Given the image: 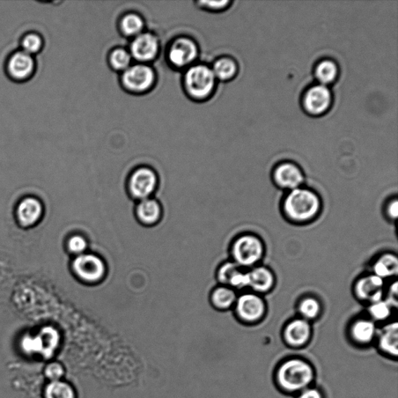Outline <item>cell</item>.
<instances>
[{"mask_svg":"<svg viewBox=\"0 0 398 398\" xmlns=\"http://www.w3.org/2000/svg\"><path fill=\"white\" fill-rule=\"evenodd\" d=\"M198 49L196 43L188 38L174 40L168 51L169 61L176 68H184L196 60Z\"/></svg>","mask_w":398,"mask_h":398,"instance_id":"9c48e42d","label":"cell"},{"mask_svg":"<svg viewBox=\"0 0 398 398\" xmlns=\"http://www.w3.org/2000/svg\"><path fill=\"white\" fill-rule=\"evenodd\" d=\"M311 334V326L304 319L294 320L287 326L285 330L287 342L294 346L305 344Z\"/></svg>","mask_w":398,"mask_h":398,"instance_id":"ac0fdd59","label":"cell"},{"mask_svg":"<svg viewBox=\"0 0 398 398\" xmlns=\"http://www.w3.org/2000/svg\"><path fill=\"white\" fill-rule=\"evenodd\" d=\"M383 280L373 275L360 279L357 285L358 296L363 300L372 302L380 301L383 297Z\"/></svg>","mask_w":398,"mask_h":398,"instance_id":"9a60e30c","label":"cell"},{"mask_svg":"<svg viewBox=\"0 0 398 398\" xmlns=\"http://www.w3.org/2000/svg\"><path fill=\"white\" fill-rule=\"evenodd\" d=\"M248 286L257 292H267L274 284V277L271 272L264 267H259L248 272Z\"/></svg>","mask_w":398,"mask_h":398,"instance_id":"d6986e66","label":"cell"},{"mask_svg":"<svg viewBox=\"0 0 398 398\" xmlns=\"http://www.w3.org/2000/svg\"><path fill=\"white\" fill-rule=\"evenodd\" d=\"M139 222L144 226H154L159 223L162 217V208L158 201L146 198L139 203L136 209Z\"/></svg>","mask_w":398,"mask_h":398,"instance_id":"2e32d148","label":"cell"},{"mask_svg":"<svg viewBox=\"0 0 398 398\" xmlns=\"http://www.w3.org/2000/svg\"><path fill=\"white\" fill-rule=\"evenodd\" d=\"M333 103V94L328 86L316 84L309 87L304 95L302 104L305 112L312 116H321L328 112Z\"/></svg>","mask_w":398,"mask_h":398,"instance_id":"52a82bcc","label":"cell"},{"mask_svg":"<svg viewBox=\"0 0 398 398\" xmlns=\"http://www.w3.org/2000/svg\"><path fill=\"white\" fill-rule=\"evenodd\" d=\"M72 269L76 276L87 283H97L106 275V264L97 255L83 254L72 262Z\"/></svg>","mask_w":398,"mask_h":398,"instance_id":"277c9868","label":"cell"},{"mask_svg":"<svg viewBox=\"0 0 398 398\" xmlns=\"http://www.w3.org/2000/svg\"><path fill=\"white\" fill-rule=\"evenodd\" d=\"M206 9L211 11H222L231 4L230 1H219V2H201L200 3Z\"/></svg>","mask_w":398,"mask_h":398,"instance_id":"e575fe53","label":"cell"},{"mask_svg":"<svg viewBox=\"0 0 398 398\" xmlns=\"http://www.w3.org/2000/svg\"><path fill=\"white\" fill-rule=\"evenodd\" d=\"M314 379V371L303 360L291 359L279 368L278 380L279 385L288 392H302Z\"/></svg>","mask_w":398,"mask_h":398,"instance_id":"7a4b0ae2","label":"cell"},{"mask_svg":"<svg viewBox=\"0 0 398 398\" xmlns=\"http://www.w3.org/2000/svg\"><path fill=\"white\" fill-rule=\"evenodd\" d=\"M217 79L207 65L191 66L184 76L187 93L195 100L208 98L215 89Z\"/></svg>","mask_w":398,"mask_h":398,"instance_id":"3957f363","label":"cell"},{"mask_svg":"<svg viewBox=\"0 0 398 398\" xmlns=\"http://www.w3.org/2000/svg\"><path fill=\"white\" fill-rule=\"evenodd\" d=\"M240 270L239 265L236 263H226L219 271L218 278L221 283L229 284L232 277Z\"/></svg>","mask_w":398,"mask_h":398,"instance_id":"836d02e7","label":"cell"},{"mask_svg":"<svg viewBox=\"0 0 398 398\" xmlns=\"http://www.w3.org/2000/svg\"><path fill=\"white\" fill-rule=\"evenodd\" d=\"M124 86L131 92L143 93L149 91L155 83V72L150 66L143 63L131 65L123 72Z\"/></svg>","mask_w":398,"mask_h":398,"instance_id":"8992f818","label":"cell"},{"mask_svg":"<svg viewBox=\"0 0 398 398\" xmlns=\"http://www.w3.org/2000/svg\"><path fill=\"white\" fill-rule=\"evenodd\" d=\"M75 387L63 380L48 382L43 390L44 398H77Z\"/></svg>","mask_w":398,"mask_h":398,"instance_id":"44dd1931","label":"cell"},{"mask_svg":"<svg viewBox=\"0 0 398 398\" xmlns=\"http://www.w3.org/2000/svg\"><path fill=\"white\" fill-rule=\"evenodd\" d=\"M68 246L71 253L78 256L85 253L88 243L83 236L75 235L69 239Z\"/></svg>","mask_w":398,"mask_h":398,"instance_id":"1f68e13d","label":"cell"},{"mask_svg":"<svg viewBox=\"0 0 398 398\" xmlns=\"http://www.w3.org/2000/svg\"><path fill=\"white\" fill-rule=\"evenodd\" d=\"M299 398H322V394L319 390L314 388H306L302 390Z\"/></svg>","mask_w":398,"mask_h":398,"instance_id":"d590c367","label":"cell"},{"mask_svg":"<svg viewBox=\"0 0 398 398\" xmlns=\"http://www.w3.org/2000/svg\"><path fill=\"white\" fill-rule=\"evenodd\" d=\"M373 318L377 320H385L390 314V304L387 302L378 301L373 303L370 308Z\"/></svg>","mask_w":398,"mask_h":398,"instance_id":"d6a6232c","label":"cell"},{"mask_svg":"<svg viewBox=\"0 0 398 398\" xmlns=\"http://www.w3.org/2000/svg\"><path fill=\"white\" fill-rule=\"evenodd\" d=\"M43 206L38 198H26L18 205L17 216L19 223L24 226L34 225L41 219Z\"/></svg>","mask_w":398,"mask_h":398,"instance_id":"5bb4252c","label":"cell"},{"mask_svg":"<svg viewBox=\"0 0 398 398\" xmlns=\"http://www.w3.org/2000/svg\"><path fill=\"white\" fill-rule=\"evenodd\" d=\"M314 75L319 84L328 86L337 80L339 75V68L335 61L323 60L316 64Z\"/></svg>","mask_w":398,"mask_h":398,"instance_id":"ffe728a7","label":"cell"},{"mask_svg":"<svg viewBox=\"0 0 398 398\" xmlns=\"http://www.w3.org/2000/svg\"><path fill=\"white\" fill-rule=\"evenodd\" d=\"M37 336L41 345L40 357L46 359L53 357L61 342V336L58 330L53 327L46 326L40 330Z\"/></svg>","mask_w":398,"mask_h":398,"instance_id":"e0dca14e","label":"cell"},{"mask_svg":"<svg viewBox=\"0 0 398 398\" xmlns=\"http://www.w3.org/2000/svg\"><path fill=\"white\" fill-rule=\"evenodd\" d=\"M398 213V204L397 201L395 200L389 205L388 207V214L390 217L396 219L397 217Z\"/></svg>","mask_w":398,"mask_h":398,"instance_id":"8d00e7d4","label":"cell"},{"mask_svg":"<svg viewBox=\"0 0 398 398\" xmlns=\"http://www.w3.org/2000/svg\"><path fill=\"white\" fill-rule=\"evenodd\" d=\"M274 179L280 187L288 189L298 188L304 180L303 172L296 165L286 162L275 169Z\"/></svg>","mask_w":398,"mask_h":398,"instance_id":"7c38bea8","label":"cell"},{"mask_svg":"<svg viewBox=\"0 0 398 398\" xmlns=\"http://www.w3.org/2000/svg\"><path fill=\"white\" fill-rule=\"evenodd\" d=\"M158 178L153 169L148 167H139L130 176L129 181V193L138 200L149 198L156 191Z\"/></svg>","mask_w":398,"mask_h":398,"instance_id":"ba28073f","label":"cell"},{"mask_svg":"<svg viewBox=\"0 0 398 398\" xmlns=\"http://www.w3.org/2000/svg\"><path fill=\"white\" fill-rule=\"evenodd\" d=\"M22 47L26 53L31 56L39 53L43 47L41 37L36 34L26 35L22 41Z\"/></svg>","mask_w":398,"mask_h":398,"instance_id":"f546056e","label":"cell"},{"mask_svg":"<svg viewBox=\"0 0 398 398\" xmlns=\"http://www.w3.org/2000/svg\"><path fill=\"white\" fill-rule=\"evenodd\" d=\"M212 70L217 79L230 81L238 75V66L233 58L223 57L213 64Z\"/></svg>","mask_w":398,"mask_h":398,"instance_id":"7402d4cb","label":"cell"},{"mask_svg":"<svg viewBox=\"0 0 398 398\" xmlns=\"http://www.w3.org/2000/svg\"><path fill=\"white\" fill-rule=\"evenodd\" d=\"M34 70L35 62L33 56L24 51L14 53L7 64V72L13 79L17 81L30 79Z\"/></svg>","mask_w":398,"mask_h":398,"instance_id":"8fae6325","label":"cell"},{"mask_svg":"<svg viewBox=\"0 0 398 398\" xmlns=\"http://www.w3.org/2000/svg\"><path fill=\"white\" fill-rule=\"evenodd\" d=\"M131 58L129 51L119 48L110 53V63L114 70L124 72L130 68Z\"/></svg>","mask_w":398,"mask_h":398,"instance_id":"83f0119b","label":"cell"},{"mask_svg":"<svg viewBox=\"0 0 398 398\" xmlns=\"http://www.w3.org/2000/svg\"><path fill=\"white\" fill-rule=\"evenodd\" d=\"M159 41L151 33L143 32L135 37L130 45L129 53L139 63L151 62L159 53Z\"/></svg>","mask_w":398,"mask_h":398,"instance_id":"30bf717a","label":"cell"},{"mask_svg":"<svg viewBox=\"0 0 398 398\" xmlns=\"http://www.w3.org/2000/svg\"><path fill=\"white\" fill-rule=\"evenodd\" d=\"M145 27L143 19L136 13H129L121 21L123 33L129 37H135L142 34Z\"/></svg>","mask_w":398,"mask_h":398,"instance_id":"4316f807","label":"cell"},{"mask_svg":"<svg viewBox=\"0 0 398 398\" xmlns=\"http://www.w3.org/2000/svg\"><path fill=\"white\" fill-rule=\"evenodd\" d=\"M319 301L314 298H307L301 302L300 312L306 319H314L320 313Z\"/></svg>","mask_w":398,"mask_h":398,"instance_id":"4dcf8cb0","label":"cell"},{"mask_svg":"<svg viewBox=\"0 0 398 398\" xmlns=\"http://www.w3.org/2000/svg\"><path fill=\"white\" fill-rule=\"evenodd\" d=\"M237 300L235 292L228 287H219L212 292L211 301L213 305L220 309L230 308Z\"/></svg>","mask_w":398,"mask_h":398,"instance_id":"484cf974","label":"cell"},{"mask_svg":"<svg viewBox=\"0 0 398 398\" xmlns=\"http://www.w3.org/2000/svg\"><path fill=\"white\" fill-rule=\"evenodd\" d=\"M397 271L398 261L393 255H383L374 265L375 275L383 279L396 275Z\"/></svg>","mask_w":398,"mask_h":398,"instance_id":"d4e9b609","label":"cell"},{"mask_svg":"<svg viewBox=\"0 0 398 398\" xmlns=\"http://www.w3.org/2000/svg\"><path fill=\"white\" fill-rule=\"evenodd\" d=\"M263 252L262 241L252 235L243 236L233 247V255L239 267H252L262 259Z\"/></svg>","mask_w":398,"mask_h":398,"instance_id":"5b68a950","label":"cell"},{"mask_svg":"<svg viewBox=\"0 0 398 398\" xmlns=\"http://www.w3.org/2000/svg\"><path fill=\"white\" fill-rule=\"evenodd\" d=\"M284 208L286 214L294 220L311 219L320 210L319 198L308 189H293L285 198Z\"/></svg>","mask_w":398,"mask_h":398,"instance_id":"6da1fadb","label":"cell"},{"mask_svg":"<svg viewBox=\"0 0 398 398\" xmlns=\"http://www.w3.org/2000/svg\"><path fill=\"white\" fill-rule=\"evenodd\" d=\"M48 382L61 380L64 378L65 370L63 364L58 361H50L43 371Z\"/></svg>","mask_w":398,"mask_h":398,"instance_id":"f1b7e54d","label":"cell"},{"mask_svg":"<svg viewBox=\"0 0 398 398\" xmlns=\"http://www.w3.org/2000/svg\"><path fill=\"white\" fill-rule=\"evenodd\" d=\"M380 348L397 356L398 352V327L397 323H390L385 329L380 337Z\"/></svg>","mask_w":398,"mask_h":398,"instance_id":"603a6c76","label":"cell"},{"mask_svg":"<svg viewBox=\"0 0 398 398\" xmlns=\"http://www.w3.org/2000/svg\"><path fill=\"white\" fill-rule=\"evenodd\" d=\"M375 333V324L371 321H358L353 324L352 328V337L359 343H368L371 342Z\"/></svg>","mask_w":398,"mask_h":398,"instance_id":"cb8c5ba5","label":"cell"},{"mask_svg":"<svg viewBox=\"0 0 398 398\" xmlns=\"http://www.w3.org/2000/svg\"><path fill=\"white\" fill-rule=\"evenodd\" d=\"M237 312L243 320L255 321L264 313V302L255 294L243 295L237 302Z\"/></svg>","mask_w":398,"mask_h":398,"instance_id":"4fadbf2b","label":"cell"}]
</instances>
